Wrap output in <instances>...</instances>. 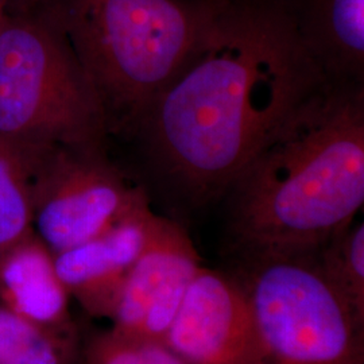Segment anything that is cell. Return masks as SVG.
Returning a JSON list of instances; mask_svg holds the SVG:
<instances>
[{"label":"cell","mask_w":364,"mask_h":364,"mask_svg":"<svg viewBox=\"0 0 364 364\" xmlns=\"http://www.w3.org/2000/svg\"><path fill=\"white\" fill-rule=\"evenodd\" d=\"M324 82L291 0H218L135 138L173 204L200 210L224 200L260 146Z\"/></svg>","instance_id":"6da1fadb"},{"label":"cell","mask_w":364,"mask_h":364,"mask_svg":"<svg viewBox=\"0 0 364 364\" xmlns=\"http://www.w3.org/2000/svg\"><path fill=\"white\" fill-rule=\"evenodd\" d=\"M227 258L306 254L364 204V85L324 82L274 131L228 193Z\"/></svg>","instance_id":"7a4b0ae2"},{"label":"cell","mask_w":364,"mask_h":364,"mask_svg":"<svg viewBox=\"0 0 364 364\" xmlns=\"http://www.w3.org/2000/svg\"><path fill=\"white\" fill-rule=\"evenodd\" d=\"M218 0H9L58 30L100 103L108 136L135 138L208 26Z\"/></svg>","instance_id":"3957f363"},{"label":"cell","mask_w":364,"mask_h":364,"mask_svg":"<svg viewBox=\"0 0 364 364\" xmlns=\"http://www.w3.org/2000/svg\"><path fill=\"white\" fill-rule=\"evenodd\" d=\"M0 136L22 150L105 144V115L64 36L7 11L0 27Z\"/></svg>","instance_id":"277c9868"},{"label":"cell","mask_w":364,"mask_h":364,"mask_svg":"<svg viewBox=\"0 0 364 364\" xmlns=\"http://www.w3.org/2000/svg\"><path fill=\"white\" fill-rule=\"evenodd\" d=\"M270 364H364V323L311 252L230 258Z\"/></svg>","instance_id":"5b68a950"},{"label":"cell","mask_w":364,"mask_h":364,"mask_svg":"<svg viewBox=\"0 0 364 364\" xmlns=\"http://www.w3.org/2000/svg\"><path fill=\"white\" fill-rule=\"evenodd\" d=\"M26 156L33 231L53 254L105 232L150 200L105 144H53Z\"/></svg>","instance_id":"8992f818"},{"label":"cell","mask_w":364,"mask_h":364,"mask_svg":"<svg viewBox=\"0 0 364 364\" xmlns=\"http://www.w3.org/2000/svg\"><path fill=\"white\" fill-rule=\"evenodd\" d=\"M165 343L186 364H270L246 291L225 267L203 266Z\"/></svg>","instance_id":"52a82bcc"},{"label":"cell","mask_w":364,"mask_h":364,"mask_svg":"<svg viewBox=\"0 0 364 364\" xmlns=\"http://www.w3.org/2000/svg\"><path fill=\"white\" fill-rule=\"evenodd\" d=\"M203 269L192 237L180 221L156 215L111 318L117 332L165 341L188 289Z\"/></svg>","instance_id":"ba28073f"},{"label":"cell","mask_w":364,"mask_h":364,"mask_svg":"<svg viewBox=\"0 0 364 364\" xmlns=\"http://www.w3.org/2000/svg\"><path fill=\"white\" fill-rule=\"evenodd\" d=\"M156 216L149 200L105 232L54 254L61 282L88 316L112 318L127 274L144 251Z\"/></svg>","instance_id":"9c48e42d"},{"label":"cell","mask_w":364,"mask_h":364,"mask_svg":"<svg viewBox=\"0 0 364 364\" xmlns=\"http://www.w3.org/2000/svg\"><path fill=\"white\" fill-rule=\"evenodd\" d=\"M54 254L34 231L0 255V305L38 326L78 329Z\"/></svg>","instance_id":"30bf717a"},{"label":"cell","mask_w":364,"mask_h":364,"mask_svg":"<svg viewBox=\"0 0 364 364\" xmlns=\"http://www.w3.org/2000/svg\"><path fill=\"white\" fill-rule=\"evenodd\" d=\"M299 38L328 82L364 85V0H291Z\"/></svg>","instance_id":"8fae6325"},{"label":"cell","mask_w":364,"mask_h":364,"mask_svg":"<svg viewBox=\"0 0 364 364\" xmlns=\"http://www.w3.org/2000/svg\"><path fill=\"white\" fill-rule=\"evenodd\" d=\"M82 332L55 331L0 305V364H78Z\"/></svg>","instance_id":"7c38bea8"},{"label":"cell","mask_w":364,"mask_h":364,"mask_svg":"<svg viewBox=\"0 0 364 364\" xmlns=\"http://www.w3.org/2000/svg\"><path fill=\"white\" fill-rule=\"evenodd\" d=\"M311 254L328 285L364 323L363 221H352Z\"/></svg>","instance_id":"4fadbf2b"},{"label":"cell","mask_w":364,"mask_h":364,"mask_svg":"<svg viewBox=\"0 0 364 364\" xmlns=\"http://www.w3.org/2000/svg\"><path fill=\"white\" fill-rule=\"evenodd\" d=\"M31 232L26 153L0 136V255Z\"/></svg>","instance_id":"5bb4252c"},{"label":"cell","mask_w":364,"mask_h":364,"mask_svg":"<svg viewBox=\"0 0 364 364\" xmlns=\"http://www.w3.org/2000/svg\"><path fill=\"white\" fill-rule=\"evenodd\" d=\"M82 362L85 364H144L138 338L114 328L82 332Z\"/></svg>","instance_id":"9a60e30c"},{"label":"cell","mask_w":364,"mask_h":364,"mask_svg":"<svg viewBox=\"0 0 364 364\" xmlns=\"http://www.w3.org/2000/svg\"><path fill=\"white\" fill-rule=\"evenodd\" d=\"M138 344L144 364H186L165 341L138 338Z\"/></svg>","instance_id":"2e32d148"},{"label":"cell","mask_w":364,"mask_h":364,"mask_svg":"<svg viewBox=\"0 0 364 364\" xmlns=\"http://www.w3.org/2000/svg\"><path fill=\"white\" fill-rule=\"evenodd\" d=\"M9 11V0H0V27L3 25Z\"/></svg>","instance_id":"e0dca14e"},{"label":"cell","mask_w":364,"mask_h":364,"mask_svg":"<svg viewBox=\"0 0 364 364\" xmlns=\"http://www.w3.org/2000/svg\"><path fill=\"white\" fill-rule=\"evenodd\" d=\"M78 364H85V363H84V362H82V359H81V362H80V363H78Z\"/></svg>","instance_id":"ac0fdd59"}]
</instances>
